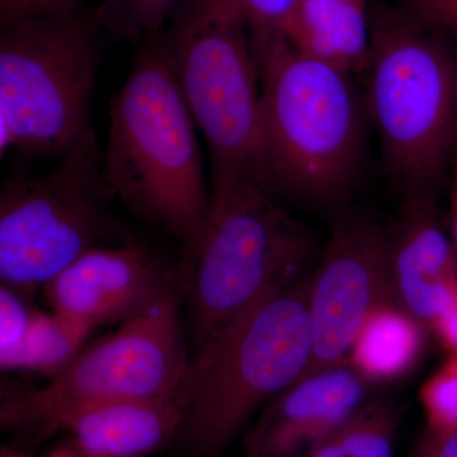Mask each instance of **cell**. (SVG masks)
I'll return each mask as SVG.
<instances>
[{"label":"cell","instance_id":"6da1fadb","mask_svg":"<svg viewBox=\"0 0 457 457\" xmlns=\"http://www.w3.org/2000/svg\"><path fill=\"white\" fill-rule=\"evenodd\" d=\"M197 131L159 35L140 41L111 99L104 179L129 212L176 237L186 257L212 209Z\"/></svg>","mask_w":457,"mask_h":457},{"label":"cell","instance_id":"7a4b0ae2","mask_svg":"<svg viewBox=\"0 0 457 457\" xmlns=\"http://www.w3.org/2000/svg\"><path fill=\"white\" fill-rule=\"evenodd\" d=\"M261 156L273 196L308 209L338 206L365 154L366 102L352 75L279 42L258 59Z\"/></svg>","mask_w":457,"mask_h":457},{"label":"cell","instance_id":"3957f363","mask_svg":"<svg viewBox=\"0 0 457 457\" xmlns=\"http://www.w3.org/2000/svg\"><path fill=\"white\" fill-rule=\"evenodd\" d=\"M369 119L405 198L435 200L457 154V42L395 4L370 12Z\"/></svg>","mask_w":457,"mask_h":457},{"label":"cell","instance_id":"277c9868","mask_svg":"<svg viewBox=\"0 0 457 457\" xmlns=\"http://www.w3.org/2000/svg\"><path fill=\"white\" fill-rule=\"evenodd\" d=\"M311 276L279 286L192 354L180 385L179 438L219 455L255 411L300 380L311 362Z\"/></svg>","mask_w":457,"mask_h":457},{"label":"cell","instance_id":"5b68a950","mask_svg":"<svg viewBox=\"0 0 457 457\" xmlns=\"http://www.w3.org/2000/svg\"><path fill=\"white\" fill-rule=\"evenodd\" d=\"M159 40L206 143L212 189L266 186L260 66L242 0H182Z\"/></svg>","mask_w":457,"mask_h":457},{"label":"cell","instance_id":"8992f818","mask_svg":"<svg viewBox=\"0 0 457 457\" xmlns=\"http://www.w3.org/2000/svg\"><path fill=\"white\" fill-rule=\"evenodd\" d=\"M96 9L0 26V153L60 156L89 130L104 62Z\"/></svg>","mask_w":457,"mask_h":457},{"label":"cell","instance_id":"52a82bcc","mask_svg":"<svg viewBox=\"0 0 457 457\" xmlns=\"http://www.w3.org/2000/svg\"><path fill=\"white\" fill-rule=\"evenodd\" d=\"M314 249L309 228L261 183L212 189L203 239L185 255L192 352L279 286L305 275Z\"/></svg>","mask_w":457,"mask_h":457},{"label":"cell","instance_id":"ba28073f","mask_svg":"<svg viewBox=\"0 0 457 457\" xmlns=\"http://www.w3.org/2000/svg\"><path fill=\"white\" fill-rule=\"evenodd\" d=\"M104 174V146L90 128L54 170L18 171L0 189V278L20 290L44 287L75 260L126 239Z\"/></svg>","mask_w":457,"mask_h":457},{"label":"cell","instance_id":"9c48e42d","mask_svg":"<svg viewBox=\"0 0 457 457\" xmlns=\"http://www.w3.org/2000/svg\"><path fill=\"white\" fill-rule=\"evenodd\" d=\"M180 297L174 295L121 321L80 352L46 386L7 396L3 428L47 436L66 414L84 405L120 399L179 398L187 372Z\"/></svg>","mask_w":457,"mask_h":457},{"label":"cell","instance_id":"30bf717a","mask_svg":"<svg viewBox=\"0 0 457 457\" xmlns=\"http://www.w3.org/2000/svg\"><path fill=\"white\" fill-rule=\"evenodd\" d=\"M390 300L389 230L362 213L339 216L311 276L312 356L300 380L345 362L370 312Z\"/></svg>","mask_w":457,"mask_h":457},{"label":"cell","instance_id":"8fae6325","mask_svg":"<svg viewBox=\"0 0 457 457\" xmlns=\"http://www.w3.org/2000/svg\"><path fill=\"white\" fill-rule=\"evenodd\" d=\"M187 260L171 266L132 237L80 255L44 286L51 311L93 328L123 321L186 294Z\"/></svg>","mask_w":457,"mask_h":457},{"label":"cell","instance_id":"7c38bea8","mask_svg":"<svg viewBox=\"0 0 457 457\" xmlns=\"http://www.w3.org/2000/svg\"><path fill=\"white\" fill-rule=\"evenodd\" d=\"M368 384L348 361L297 381L249 433L248 456L305 457L365 404Z\"/></svg>","mask_w":457,"mask_h":457},{"label":"cell","instance_id":"4fadbf2b","mask_svg":"<svg viewBox=\"0 0 457 457\" xmlns=\"http://www.w3.org/2000/svg\"><path fill=\"white\" fill-rule=\"evenodd\" d=\"M389 261L396 303L431 327L457 290V248L438 220L435 200L405 198L389 230Z\"/></svg>","mask_w":457,"mask_h":457},{"label":"cell","instance_id":"5bb4252c","mask_svg":"<svg viewBox=\"0 0 457 457\" xmlns=\"http://www.w3.org/2000/svg\"><path fill=\"white\" fill-rule=\"evenodd\" d=\"M180 423L179 398L120 399L75 409L53 433H69L84 455L140 457L177 440Z\"/></svg>","mask_w":457,"mask_h":457},{"label":"cell","instance_id":"9a60e30c","mask_svg":"<svg viewBox=\"0 0 457 457\" xmlns=\"http://www.w3.org/2000/svg\"><path fill=\"white\" fill-rule=\"evenodd\" d=\"M287 41L345 73L368 71L371 42L365 0H302Z\"/></svg>","mask_w":457,"mask_h":457},{"label":"cell","instance_id":"2e32d148","mask_svg":"<svg viewBox=\"0 0 457 457\" xmlns=\"http://www.w3.org/2000/svg\"><path fill=\"white\" fill-rule=\"evenodd\" d=\"M425 328L395 300L380 303L361 326L348 363L369 384L404 378L425 351Z\"/></svg>","mask_w":457,"mask_h":457},{"label":"cell","instance_id":"e0dca14e","mask_svg":"<svg viewBox=\"0 0 457 457\" xmlns=\"http://www.w3.org/2000/svg\"><path fill=\"white\" fill-rule=\"evenodd\" d=\"M90 332V328L55 312L33 311L25 339L0 366L55 378L80 353V345Z\"/></svg>","mask_w":457,"mask_h":457},{"label":"cell","instance_id":"ac0fdd59","mask_svg":"<svg viewBox=\"0 0 457 457\" xmlns=\"http://www.w3.org/2000/svg\"><path fill=\"white\" fill-rule=\"evenodd\" d=\"M396 418L383 403H365L305 457H394Z\"/></svg>","mask_w":457,"mask_h":457},{"label":"cell","instance_id":"d6986e66","mask_svg":"<svg viewBox=\"0 0 457 457\" xmlns=\"http://www.w3.org/2000/svg\"><path fill=\"white\" fill-rule=\"evenodd\" d=\"M182 0H102L96 8L106 36L114 40L143 41L163 32Z\"/></svg>","mask_w":457,"mask_h":457},{"label":"cell","instance_id":"ffe728a7","mask_svg":"<svg viewBox=\"0 0 457 457\" xmlns=\"http://www.w3.org/2000/svg\"><path fill=\"white\" fill-rule=\"evenodd\" d=\"M427 429L457 432V352L425 381L420 392Z\"/></svg>","mask_w":457,"mask_h":457},{"label":"cell","instance_id":"44dd1931","mask_svg":"<svg viewBox=\"0 0 457 457\" xmlns=\"http://www.w3.org/2000/svg\"><path fill=\"white\" fill-rule=\"evenodd\" d=\"M300 3L302 0H242L257 62L270 47L287 41Z\"/></svg>","mask_w":457,"mask_h":457},{"label":"cell","instance_id":"7402d4cb","mask_svg":"<svg viewBox=\"0 0 457 457\" xmlns=\"http://www.w3.org/2000/svg\"><path fill=\"white\" fill-rule=\"evenodd\" d=\"M33 311L14 288L0 287V363L7 361L27 335Z\"/></svg>","mask_w":457,"mask_h":457},{"label":"cell","instance_id":"603a6c76","mask_svg":"<svg viewBox=\"0 0 457 457\" xmlns=\"http://www.w3.org/2000/svg\"><path fill=\"white\" fill-rule=\"evenodd\" d=\"M393 4L457 42V0H393Z\"/></svg>","mask_w":457,"mask_h":457},{"label":"cell","instance_id":"cb8c5ba5","mask_svg":"<svg viewBox=\"0 0 457 457\" xmlns=\"http://www.w3.org/2000/svg\"><path fill=\"white\" fill-rule=\"evenodd\" d=\"M83 5L84 0H0V26L29 17L65 16Z\"/></svg>","mask_w":457,"mask_h":457},{"label":"cell","instance_id":"d4e9b609","mask_svg":"<svg viewBox=\"0 0 457 457\" xmlns=\"http://www.w3.org/2000/svg\"><path fill=\"white\" fill-rule=\"evenodd\" d=\"M416 457H457V432L427 429Z\"/></svg>","mask_w":457,"mask_h":457},{"label":"cell","instance_id":"484cf974","mask_svg":"<svg viewBox=\"0 0 457 457\" xmlns=\"http://www.w3.org/2000/svg\"><path fill=\"white\" fill-rule=\"evenodd\" d=\"M450 352H457V290L446 311L431 326Z\"/></svg>","mask_w":457,"mask_h":457},{"label":"cell","instance_id":"4316f807","mask_svg":"<svg viewBox=\"0 0 457 457\" xmlns=\"http://www.w3.org/2000/svg\"><path fill=\"white\" fill-rule=\"evenodd\" d=\"M450 224L453 240L457 248V154L450 170Z\"/></svg>","mask_w":457,"mask_h":457},{"label":"cell","instance_id":"83f0119b","mask_svg":"<svg viewBox=\"0 0 457 457\" xmlns=\"http://www.w3.org/2000/svg\"><path fill=\"white\" fill-rule=\"evenodd\" d=\"M0 457H33L31 455H27L25 453H21V451L9 449V447H3L2 451H0ZM45 457H83L78 453L77 450H74L73 447H66V449H60L54 451V453H49V455Z\"/></svg>","mask_w":457,"mask_h":457},{"label":"cell","instance_id":"f1b7e54d","mask_svg":"<svg viewBox=\"0 0 457 457\" xmlns=\"http://www.w3.org/2000/svg\"><path fill=\"white\" fill-rule=\"evenodd\" d=\"M74 450H75V449H74ZM78 453H79V451H78ZM80 453V455H82L83 457H97V456H88V455H84V453ZM126 457H128V456H126Z\"/></svg>","mask_w":457,"mask_h":457}]
</instances>
